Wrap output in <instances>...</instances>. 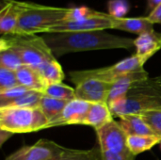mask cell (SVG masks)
<instances>
[{"label":"cell","mask_w":161,"mask_h":160,"mask_svg":"<svg viewBox=\"0 0 161 160\" xmlns=\"http://www.w3.org/2000/svg\"><path fill=\"white\" fill-rule=\"evenodd\" d=\"M15 73L21 86H24L30 91L43 92L46 86L35 68L27 65H23Z\"/></svg>","instance_id":"cell-18"},{"label":"cell","mask_w":161,"mask_h":160,"mask_svg":"<svg viewBox=\"0 0 161 160\" xmlns=\"http://www.w3.org/2000/svg\"><path fill=\"white\" fill-rule=\"evenodd\" d=\"M42 93L45 96L68 102L75 99V90L63 83L49 84L45 87Z\"/></svg>","instance_id":"cell-21"},{"label":"cell","mask_w":161,"mask_h":160,"mask_svg":"<svg viewBox=\"0 0 161 160\" xmlns=\"http://www.w3.org/2000/svg\"><path fill=\"white\" fill-rule=\"evenodd\" d=\"M112 120L113 115L107 103H94L92 104L83 124L98 130Z\"/></svg>","instance_id":"cell-14"},{"label":"cell","mask_w":161,"mask_h":160,"mask_svg":"<svg viewBox=\"0 0 161 160\" xmlns=\"http://www.w3.org/2000/svg\"><path fill=\"white\" fill-rule=\"evenodd\" d=\"M146 17L153 25L154 24L161 25V3L158 6H157Z\"/></svg>","instance_id":"cell-31"},{"label":"cell","mask_w":161,"mask_h":160,"mask_svg":"<svg viewBox=\"0 0 161 160\" xmlns=\"http://www.w3.org/2000/svg\"><path fill=\"white\" fill-rule=\"evenodd\" d=\"M0 47L13 49L21 57L24 65L35 69L46 61L56 58L43 38L36 34L2 36Z\"/></svg>","instance_id":"cell-3"},{"label":"cell","mask_w":161,"mask_h":160,"mask_svg":"<svg viewBox=\"0 0 161 160\" xmlns=\"http://www.w3.org/2000/svg\"><path fill=\"white\" fill-rule=\"evenodd\" d=\"M68 101L58 100L43 95L39 108L42 111L44 116L49 122V127L58 126V121L61 117V114L67 105Z\"/></svg>","instance_id":"cell-16"},{"label":"cell","mask_w":161,"mask_h":160,"mask_svg":"<svg viewBox=\"0 0 161 160\" xmlns=\"http://www.w3.org/2000/svg\"><path fill=\"white\" fill-rule=\"evenodd\" d=\"M1 130V129H0ZM12 135V133H10V132H8V131H5V130H1V137H0V144L1 145H3L4 144V142L10 137Z\"/></svg>","instance_id":"cell-33"},{"label":"cell","mask_w":161,"mask_h":160,"mask_svg":"<svg viewBox=\"0 0 161 160\" xmlns=\"http://www.w3.org/2000/svg\"><path fill=\"white\" fill-rule=\"evenodd\" d=\"M102 152V151H101ZM135 157L129 150L121 154H113L108 152H102L103 160H135Z\"/></svg>","instance_id":"cell-30"},{"label":"cell","mask_w":161,"mask_h":160,"mask_svg":"<svg viewBox=\"0 0 161 160\" xmlns=\"http://www.w3.org/2000/svg\"><path fill=\"white\" fill-rule=\"evenodd\" d=\"M114 17L104 14L101 17L91 18L82 21H61L47 28L44 33H63V32H86L113 28Z\"/></svg>","instance_id":"cell-9"},{"label":"cell","mask_w":161,"mask_h":160,"mask_svg":"<svg viewBox=\"0 0 161 160\" xmlns=\"http://www.w3.org/2000/svg\"><path fill=\"white\" fill-rule=\"evenodd\" d=\"M40 74L45 86L49 84L61 83L65 77L61 65L57 61V59H52L42 64L36 69Z\"/></svg>","instance_id":"cell-19"},{"label":"cell","mask_w":161,"mask_h":160,"mask_svg":"<svg viewBox=\"0 0 161 160\" xmlns=\"http://www.w3.org/2000/svg\"><path fill=\"white\" fill-rule=\"evenodd\" d=\"M108 14L114 18H125L129 10L127 0H110L108 4Z\"/></svg>","instance_id":"cell-28"},{"label":"cell","mask_w":161,"mask_h":160,"mask_svg":"<svg viewBox=\"0 0 161 160\" xmlns=\"http://www.w3.org/2000/svg\"><path fill=\"white\" fill-rule=\"evenodd\" d=\"M92 103L78 99L69 101L61 114L58 126L67 124H83Z\"/></svg>","instance_id":"cell-12"},{"label":"cell","mask_w":161,"mask_h":160,"mask_svg":"<svg viewBox=\"0 0 161 160\" xmlns=\"http://www.w3.org/2000/svg\"><path fill=\"white\" fill-rule=\"evenodd\" d=\"M144 64L145 62L135 54L108 67L70 72L69 76L71 81L75 85L88 79H95L113 85L125 74L142 69Z\"/></svg>","instance_id":"cell-5"},{"label":"cell","mask_w":161,"mask_h":160,"mask_svg":"<svg viewBox=\"0 0 161 160\" xmlns=\"http://www.w3.org/2000/svg\"><path fill=\"white\" fill-rule=\"evenodd\" d=\"M148 5H147V10L149 11V13L161 3V0H147Z\"/></svg>","instance_id":"cell-32"},{"label":"cell","mask_w":161,"mask_h":160,"mask_svg":"<svg viewBox=\"0 0 161 160\" xmlns=\"http://www.w3.org/2000/svg\"><path fill=\"white\" fill-rule=\"evenodd\" d=\"M21 10L22 2L6 0V4L2 6L0 11V32L2 36L15 33Z\"/></svg>","instance_id":"cell-11"},{"label":"cell","mask_w":161,"mask_h":160,"mask_svg":"<svg viewBox=\"0 0 161 160\" xmlns=\"http://www.w3.org/2000/svg\"><path fill=\"white\" fill-rule=\"evenodd\" d=\"M19 81L14 71L0 67V91L19 86Z\"/></svg>","instance_id":"cell-27"},{"label":"cell","mask_w":161,"mask_h":160,"mask_svg":"<svg viewBox=\"0 0 161 160\" xmlns=\"http://www.w3.org/2000/svg\"><path fill=\"white\" fill-rule=\"evenodd\" d=\"M30 90L26 89L25 87L19 85L15 88L9 89L4 91H0V106H3L15 99H18L19 97L27 93Z\"/></svg>","instance_id":"cell-29"},{"label":"cell","mask_w":161,"mask_h":160,"mask_svg":"<svg viewBox=\"0 0 161 160\" xmlns=\"http://www.w3.org/2000/svg\"><path fill=\"white\" fill-rule=\"evenodd\" d=\"M151 80H152L154 83H156V84H158V85L161 86V74L158 75V76H156V77H154V78H152Z\"/></svg>","instance_id":"cell-34"},{"label":"cell","mask_w":161,"mask_h":160,"mask_svg":"<svg viewBox=\"0 0 161 160\" xmlns=\"http://www.w3.org/2000/svg\"><path fill=\"white\" fill-rule=\"evenodd\" d=\"M160 147H161V142H160Z\"/></svg>","instance_id":"cell-36"},{"label":"cell","mask_w":161,"mask_h":160,"mask_svg":"<svg viewBox=\"0 0 161 160\" xmlns=\"http://www.w3.org/2000/svg\"><path fill=\"white\" fill-rule=\"evenodd\" d=\"M99 147L102 152L121 154L128 151L127 135L120 123L112 120L96 130Z\"/></svg>","instance_id":"cell-7"},{"label":"cell","mask_w":161,"mask_h":160,"mask_svg":"<svg viewBox=\"0 0 161 160\" xmlns=\"http://www.w3.org/2000/svg\"><path fill=\"white\" fill-rule=\"evenodd\" d=\"M60 157V156H59ZM59 157H54V158H51V159L48 160H59Z\"/></svg>","instance_id":"cell-35"},{"label":"cell","mask_w":161,"mask_h":160,"mask_svg":"<svg viewBox=\"0 0 161 160\" xmlns=\"http://www.w3.org/2000/svg\"><path fill=\"white\" fill-rule=\"evenodd\" d=\"M113 116L141 114L150 109H161V98L156 95L129 91L128 95L108 106Z\"/></svg>","instance_id":"cell-6"},{"label":"cell","mask_w":161,"mask_h":160,"mask_svg":"<svg viewBox=\"0 0 161 160\" xmlns=\"http://www.w3.org/2000/svg\"><path fill=\"white\" fill-rule=\"evenodd\" d=\"M154 134L161 139V109H150L139 114Z\"/></svg>","instance_id":"cell-25"},{"label":"cell","mask_w":161,"mask_h":160,"mask_svg":"<svg viewBox=\"0 0 161 160\" xmlns=\"http://www.w3.org/2000/svg\"><path fill=\"white\" fill-rule=\"evenodd\" d=\"M113 29H120L141 35L154 31V25L147 19V17L114 18Z\"/></svg>","instance_id":"cell-15"},{"label":"cell","mask_w":161,"mask_h":160,"mask_svg":"<svg viewBox=\"0 0 161 160\" xmlns=\"http://www.w3.org/2000/svg\"><path fill=\"white\" fill-rule=\"evenodd\" d=\"M112 84L95 80L88 79L85 80L75 87V99L94 103H107Z\"/></svg>","instance_id":"cell-10"},{"label":"cell","mask_w":161,"mask_h":160,"mask_svg":"<svg viewBox=\"0 0 161 160\" xmlns=\"http://www.w3.org/2000/svg\"><path fill=\"white\" fill-rule=\"evenodd\" d=\"M23 65V60L16 51L8 47H0V67L16 72Z\"/></svg>","instance_id":"cell-24"},{"label":"cell","mask_w":161,"mask_h":160,"mask_svg":"<svg viewBox=\"0 0 161 160\" xmlns=\"http://www.w3.org/2000/svg\"><path fill=\"white\" fill-rule=\"evenodd\" d=\"M160 142V138L154 136V135L127 137V148L134 156H137L145 151H148Z\"/></svg>","instance_id":"cell-20"},{"label":"cell","mask_w":161,"mask_h":160,"mask_svg":"<svg viewBox=\"0 0 161 160\" xmlns=\"http://www.w3.org/2000/svg\"><path fill=\"white\" fill-rule=\"evenodd\" d=\"M48 128H50L49 122L39 108H0L1 130L18 134L36 132Z\"/></svg>","instance_id":"cell-4"},{"label":"cell","mask_w":161,"mask_h":160,"mask_svg":"<svg viewBox=\"0 0 161 160\" xmlns=\"http://www.w3.org/2000/svg\"><path fill=\"white\" fill-rule=\"evenodd\" d=\"M104 14H105L104 12L96 11L86 7L74 8H70V11L68 12L67 16L63 21H82L91 18L101 17Z\"/></svg>","instance_id":"cell-26"},{"label":"cell","mask_w":161,"mask_h":160,"mask_svg":"<svg viewBox=\"0 0 161 160\" xmlns=\"http://www.w3.org/2000/svg\"><path fill=\"white\" fill-rule=\"evenodd\" d=\"M43 93L41 91H29L25 95L15 99L11 102H8L0 108L4 107H15V108H38L40 107L41 101L43 97Z\"/></svg>","instance_id":"cell-23"},{"label":"cell","mask_w":161,"mask_h":160,"mask_svg":"<svg viewBox=\"0 0 161 160\" xmlns=\"http://www.w3.org/2000/svg\"><path fill=\"white\" fill-rule=\"evenodd\" d=\"M120 124L127 137L151 135L156 136L139 114H129L120 117Z\"/></svg>","instance_id":"cell-17"},{"label":"cell","mask_w":161,"mask_h":160,"mask_svg":"<svg viewBox=\"0 0 161 160\" xmlns=\"http://www.w3.org/2000/svg\"><path fill=\"white\" fill-rule=\"evenodd\" d=\"M42 38L55 58L75 52L117 48L131 49L134 46V40L115 36L104 30L45 33Z\"/></svg>","instance_id":"cell-1"},{"label":"cell","mask_w":161,"mask_h":160,"mask_svg":"<svg viewBox=\"0 0 161 160\" xmlns=\"http://www.w3.org/2000/svg\"><path fill=\"white\" fill-rule=\"evenodd\" d=\"M59 160H103L100 147L92 150H74L66 148L60 155Z\"/></svg>","instance_id":"cell-22"},{"label":"cell","mask_w":161,"mask_h":160,"mask_svg":"<svg viewBox=\"0 0 161 160\" xmlns=\"http://www.w3.org/2000/svg\"><path fill=\"white\" fill-rule=\"evenodd\" d=\"M134 46L136 47V55L146 62L161 48V35L155 30L141 34L134 40Z\"/></svg>","instance_id":"cell-13"},{"label":"cell","mask_w":161,"mask_h":160,"mask_svg":"<svg viewBox=\"0 0 161 160\" xmlns=\"http://www.w3.org/2000/svg\"><path fill=\"white\" fill-rule=\"evenodd\" d=\"M70 8H55L22 2L18 25L13 35L44 33L52 25L63 21Z\"/></svg>","instance_id":"cell-2"},{"label":"cell","mask_w":161,"mask_h":160,"mask_svg":"<svg viewBox=\"0 0 161 160\" xmlns=\"http://www.w3.org/2000/svg\"><path fill=\"white\" fill-rule=\"evenodd\" d=\"M65 149L52 141L42 139L31 146H23L5 160H48L59 157Z\"/></svg>","instance_id":"cell-8"}]
</instances>
